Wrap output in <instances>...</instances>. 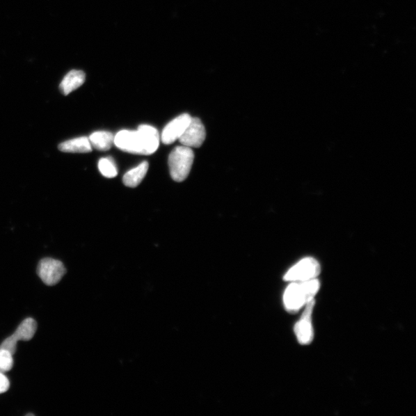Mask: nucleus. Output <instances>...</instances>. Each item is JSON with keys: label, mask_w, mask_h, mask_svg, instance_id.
I'll return each instance as SVG.
<instances>
[{"label": "nucleus", "mask_w": 416, "mask_h": 416, "mask_svg": "<svg viewBox=\"0 0 416 416\" xmlns=\"http://www.w3.org/2000/svg\"><path fill=\"white\" fill-rule=\"evenodd\" d=\"M159 131L149 125H141L137 131H120L114 136V145L134 154H152L159 147Z\"/></svg>", "instance_id": "obj_1"}, {"label": "nucleus", "mask_w": 416, "mask_h": 416, "mask_svg": "<svg viewBox=\"0 0 416 416\" xmlns=\"http://www.w3.org/2000/svg\"><path fill=\"white\" fill-rule=\"evenodd\" d=\"M320 289L317 278L305 282H293L284 294V305L290 313L298 312L301 307L314 298Z\"/></svg>", "instance_id": "obj_2"}, {"label": "nucleus", "mask_w": 416, "mask_h": 416, "mask_svg": "<svg viewBox=\"0 0 416 416\" xmlns=\"http://www.w3.org/2000/svg\"><path fill=\"white\" fill-rule=\"evenodd\" d=\"M195 160V154L191 147L179 146L173 150L169 156V168L172 179L182 182L190 174Z\"/></svg>", "instance_id": "obj_3"}, {"label": "nucleus", "mask_w": 416, "mask_h": 416, "mask_svg": "<svg viewBox=\"0 0 416 416\" xmlns=\"http://www.w3.org/2000/svg\"><path fill=\"white\" fill-rule=\"evenodd\" d=\"M321 273L320 264L311 257L303 258L294 265L284 276L285 282H305L317 278Z\"/></svg>", "instance_id": "obj_4"}, {"label": "nucleus", "mask_w": 416, "mask_h": 416, "mask_svg": "<svg viewBox=\"0 0 416 416\" xmlns=\"http://www.w3.org/2000/svg\"><path fill=\"white\" fill-rule=\"evenodd\" d=\"M66 272V268L61 261L50 257L42 259L38 267L39 277L48 286L58 284Z\"/></svg>", "instance_id": "obj_5"}, {"label": "nucleus", "mask_w": 416, "mask_h": 416, "mask_svg": "<svg viewBox=\"0 0 416 416\" xmlns=\"http://www.w3.org/2000/svg\"><path fill=\"white\" fill-rule=\"evenodd\" d=\"M305 305V312L294 328L298 342L303 346L310 345L314 339L312 315L314 307V299L308 301Z\"/></svg>", "instance_id": "obj_6"}, {"label": "nucleus", "mask_w": 416, "mask_h": 416, "mask_svg": "<svg viewBox=\"0 0 416 416\" xmlns=\"http://www.w3.org/2000/svg\"><path fill=\"white\" fill-rule=\"evenodd\" d=\"M205 138L206 131L202 120L191 118L189 126L178 140L182 145L192 148L202 146Z\"/></svg>", "instance_id": "obj_7"}, {"label": "nucleus", "mask_w": 416, "mask_h": 416, "mask_svg": "<svg viewBox=\"0 0 416 416\" xmlns=\"http://www.w3.org/2000/svg\"><path fill=\"white\" fill-rule=\"evenodd\" d=\"M191 117L188 113L182 114L164 127L161 134V141L164 145H171L182 137L189 126Z\"/></svg>", "instance_id": "obj_8"}, {"label": "nucleus", "mask_w": 416, "mask_h": 416, "mask_svg": "<svg viewBox=\"0 0 416 416\" xmlns=\"http://www.w3.org/2000/svg\"><path fill=\"white\" fill-rule=\"evenodd\" d=\"M62 152L84 154L91 152L92 146L89 138L81 137L64 141L58 146Z\"/></svg>", "instance_id": "obj_9"}, {"label": "nucleus", "mask_w": 416, "mask_h": 416, "mask_svg": "<svg viewBox=\"0 0 416 416\" xmlns=\"http://www.w3.org/2000/svg\"><path fill=\"white\" fill-rule=\"evenodd\" d=\"M85 81V74L81 70H72L62 81L60 89L64 95H68L77 88L81 87Z\"/></svg>", "instance_id": "obj_10"}, {"label": "nucleus", "mask_w": 416, "mask_h": 416, "mask_svg": "<svg viewBox=\"0 0 416 416\" xmlns=\"http://www.w3.org/2000/svg\"><path fill=\"white\" fill-rule=\"evenodd\" d=\"M148 168V163L145 161L138 165L137 168L128 171L123 177L125 185L133 189L138 186L145 177Z\"/></svg>", "instance_id": "obj_11"}, {"label": "nucleus", "mask_w": 416, "mask_h": 416, "mask_svg": "<svg viewBox=\"0 0 416 416\" xmlns=\"http://www.w3.org/2000/svg\"><path fill=\"white\" fill-rule=\"evenodd\" d=\"M92 147L106 152L114 145V136L111 132L97 131L93 133L89 138Z\"/></svg>", "instance_id": "obj_12"}, {"label": "nucleus", "mask_w": 416, "mask_h": 416, "mask_svg": "<svg viewBox=\"0 0 416 416\" xmlns=\"http://www.w3.org/2000/svg\"><path fill=\"white\" fill-rule=\"evenodd\" d=\"M37 329V321L31 318H28L19 326L16 332L12 335L17 342L30 341L33 338Z\"/></svg>", "instance_id": "obj_13"}, {"label": "nucleus", "mask_w": 416, "mask_h": 416, "mask_svg": "<svg viewBox=\"0 0 416 416\" xmlns=\"http://www.w3.org/2000/svg\"><path fill=\"white\" fill-rule=\"evenodd\" d=\"M98 168L100 173L106 177H115L118 174L116 164L111 157L100 159L98 162Z\"/></svg>", "instance_id": "obj_14"}, {"label": "nucleus", "mask_w": 416, "mask_h": 416, "mask_svg": "<svg viewBox=\"0 0 416 416\" xmlns=\"http://www.w3.org/2000/svg\"><path fill=\"white\" fill-rule=\"evenodd\" d=\"M13 367V355L3 349H0V373H5L12 369Z\"/></svg>", "instance_id": "obj_15"}, {"label": "nucleus", "mask_w": 416, "mask_h": 416, "mask_svg": "<svg viewBox=\"0 0 416 416\" xmlns=\"http://www.w3.org/2000/svg\"><path fill=\"white\" fill-rule=\"evenodd\" d=\"M17 342H18L13 338V336L11 335L3 342L1 346H0V349L9 351V353L13 355L17 351Z\"/></svg>", "instance_id": "obj_16"}, {"label": "nucleus", "mask_w": 416, "mask_h": 416, "mask_svg": "<svg viewBox=\"0 0 416 416\" xmlns=\"http://www.w3.org/2000/svg\"><path fill=\"white\" fill-rule=\"evenodd\" d=\"M10 389V381L4 373H0V394H3Z\"/></svg>", "instance_id": "obj_17"}]
</instances>
